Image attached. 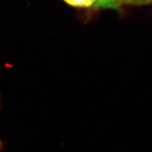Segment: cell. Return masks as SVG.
I'll use <instances>...</instances> for the list:
<instances>
[{
  "label": "cell",
  "instance_id": "obj_4",
  "mask_svg": "<svg viewBox=\"0 0 152 152\" xmlns=\"http://www.w3.org/2000/svg\"><path fill=\"white\" fill-rule=\"evenodd\" d=\"M146 4V3H152V0H145Z\"/></svg>",
  "mask_w": 152,
  "mask_h": 152
},
{
  "label": "cell",
  "instance_id": "obj_3",
  "mask_svg": "<svg viewBox=\"0 0 152 152\" xmlns=\"http://www.w3.org/2000/svg\"><path fill=\"white\" fill-rule=\"evenodd\" d=\"M126 4H146L145 0H126Z\"/></svg>",
  "mask_w": 152,
  "mask_h": 152
},
{
  "label": "cell",
  "instance_id": "obj_5",
  "mask_svg": "<svg viewBox=\"0 0 152 152\" xmlns=\"http://www.w3.org/2000/svg\"><path fill=\"white\" fill-rule=\"evenodd\" d=\"M2 149V143H1V141H0V151Z\"/></svg>",
  "mask_w": 152,
  "mask_h": 152
},
{
  "label": "cell",
  "instance_id": "obj_1",
  "mask_svg": "<svg viewBox=\"0 0 152 152\" xmlns=\"http://www.w3.org/2000/svg\"><path fill=\"white\" fill-rule=\"evenodd\" d=\"M124 4H126V0H96L93 7L96 8L118 9Z\"/></svg>",
  "mask_w": 152,
  "mask_h": 152
},
{
  "label": "cell",
  "instance_id": "obj_2",
  "mask_svg": "<svg viewBox=\"0 0 152 152\" xmlns=\"http://www.w3.org/2000/svg\"><path fill=\"white\" fill-rule=\"evenodd\" d=\"M71 6L75 7H93L96 0H64Z\"/></svg>",
  "mask_w": 152,
  "mask_h": 152
}]
</instances>
